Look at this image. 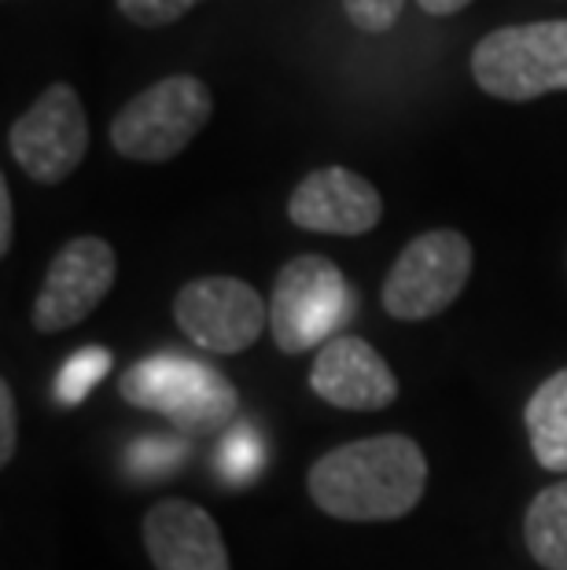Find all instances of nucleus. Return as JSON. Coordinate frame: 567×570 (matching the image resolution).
Instances as JSON below:
<instances>
[{"label": "nucleus", "instance_id": "obj_1", "mask_svg": "<svg viewBox=\"0 0 567 570\" xmlns=\"http://www.w3.org/2000/svg\"><path fill=\"white\" fill-rule=\"evenodd\" d=\"M310 501L340 523H391L405 519L428 490V456L409 434L329 449L306 475Z\"/></svg>", "mask_w": 567, "mask_h": 570}, {"label": "nucleus", "instance_id": "obj_2", "mask_svg": "<svg viewBox=\"0 0 567 570\" xmlns=\"http://www.w3.org/2000/svg\"><path fill=\"white\" fill-rule=\"evenodd\" d=\"M118 394L126 405L155 412L185 434H214L239 416V391L233 380L214 365L180 354L144 357L140 365L123 372Z\"/></svg>", "mask_w": 567, "mask_h": 570}, {"label": "nucleus", "instance_id": "obj_3", "mask_svg": "<svg viewBox=\"0 0 567 570\" xmlns=\"http://www.w3.org/2000/svg\"><path fill=\"white\" fill-rule=\"evenodd\" d=\"M472 78L482 92L505 104H530L549 92H567V19L487 33L472 48Z\"/></svg>", "mask_w": 567, "mask_h": 570}, {"label": "nucleus", "instance_id": "obj_4", "mask_svg": "<svg viewBox=\"0 0 567 570\" xmlns=\"http://www.w3.org/2000/svg\"><path fill=\"white\" fill-rule=\"evenodd\" d=\"M214 115V96L196 75H170L148 85L111 118V148L133 163H170Z\"/></svg>", "mask_w": 567, "mask_h": 570}, {"label": "nucleus", "instance_id": "obj_5", "mask_svg": "<svg viewBox=\"0 0 567 570\" xmlns=\"http://www.w3.org/2000/svg\"><path fill=\"white\" fill-rule=\"evenodd\" d=\"M350 284L324 254H299L276 273L270 295V332L281 354L295 357L329 346L350 317Z\"/></svg>", "mask_w": 567, "mask_h": 570}, {"label": "nucleus", "instance_id": "obj_6", "mask_svg": "<svg viewBox=\"0 0 567 570\" xmlns=\"http://www.w3.org/2000/svg\"><path fill=\"white\" fill-rule=\"evenodd\" d=\"M476 250L468 236L453 228H431L409 239L402 254L383 276L380 302L394 321H428L439 317L461 298L472 276Z\"/></svg>", "mask_w": 567, "mask_h": 570}, {"label": "nucleus", "instance_id": "obj_7", "mask_svg": "<svg viewBox=\"0 0 567 570\" xmlns=\"http://www.w3.org/2000/svg\"><path fill=\"white\" fill-rule=\"evenodd\" d=\"M8 151L30 180L45 188L63 185L89 151V118L81 96L67 81L48 85L11 122Z\"/></svg>", "mask_w": 567, "mask_h": 570}, {"label": "nucleus", "instance_id": "obj_8", "mask_svg": "<svg viewBox=\"0 0 567 570\" xmlns=\"http://www.w3.org/2000/svg\"><path fill=\"white\" fill-rule=\"evenodd\" d=\"M174 321L196 346L233 357L270 327V302L236 276H199L177 291Z\"/></svg>", "mask_w": 567, "mask_h": 570}, {"label": "nucleus", "instance_id": "obj_9", "mask_svg": "<svg viewBox=\"0 0 567 570\" xmlns=\"http://www.w3.org/2000/svg\"><path fill=\"white\" fill-rule=\"evenodd\" d=\"M118 276L115 247L100 236H78L56 250L48 262L38 298H33V327L41 335H59L75 327L111 295Z\"/></svg>", "mask_w": 567, "mask_h": 570}, {"label": "nucleus", "instance_id": "obj_10", "mask_svg": "<svg viewBox=\"0 0 567 570\" xmlns=\"http://www.w3.org/2000/svg\"><path fill=\"white\" fill-rule=\"evenodd\" d=\"M287 217L303 233L321 236H365L380 225L383 199L372 180L346 166H321L295 185Z\"/></svg>", "mask_w": 567, "mask_h": 570}, {"label": "nucleus", "instance_id": "obj_11", "mask_svg": "<svg viewBox=\"0 0 567 570\" xmlns=\"http://www.w3.org/2000/svg\"><path fill=\"white\" fill-rule=\"evenodd\" d=\"M310 391L335 409L380 412L394 405L398 375L365 338L340 335L317 350V361L310 368Z\"/></svg>", "mask_w": 567, "mask_h": 570}, {"label": "nucleus", "instance_id": "obj_12", "mask_svg": "<svg viewBox=\"0 0 567 570\" xmlns=\"http://www.w3.org/2000/svg\"><path fill=\"white\" fill-rule=\"evenodd\" d=\"M144 549L155 570H228V549L207 508L180 501H159L140 523Z\"/></svg>", "mask_w": 567, "mask_h": 570}, {"label": "nucleus", "instance_id": "obj_13", "mask_svg": "<svg viewBox=\"0 0 567 570\" xmlns=\"http://www.w3.org/2000/svg\"><path fill=\"white\" fill-rule=\"evenodd\" d=\"M530 453L546 471L567 475V368L553 372L524 409Z\"/></svg>", "mask_w": 567, "mask_h": 570}, {"label": "nucleus", "instance_id": "obj_14", "mask_svg": "<svg viewBox=\"0 0 567 570\" xmlns=\"http://www.w3.org/2000/svg\"><path fill=\"white\" fill-rule=\"evenodd\" d=\"M527 552L541 570H567V479L553 482L524 515Z\"/></svg>", "mask_w": 567, "mask_h": 570}, {"label": "nucleus", "instance_id": "obj_15", "mask_svg": "<svg viewBox=\"0 0 567 570\" xmlns=\"http://www.w3.org/2000/svg\"><path fill=\"white\" fill-rule=\"evenodd\" d=\"M111 368V354L104 346H86L67 361L63 372L56 380V397L59 405H81L92 394V386L104 380Z\"/></svg>", "mask_w": 567, "mask_h": 570}, {"label": "nucleus", "instance_id": "obj_16", "mask_svg": "<svg viewBox=\"0 0 567 570\" xmlns=\"http://www.w3.org/2000/svg\"><path fill=\"white\" fill-rule=\"evenodd\" d=\"M258 464H262L258 434H255V431H247V428H239V431L228 434L225 445H222V460H218L222 475L239 487V482H251V479H255Z\"/></svg>", "mask_w": 567, "mask_h": 570}, {"label": "nucleus", "instance_id": "obj_17", "mask_svg": "<svg viewBox=\"0 0 567 570\" xmlns=\"http://www.w3.org/2000/svg\"><path fill=\"white\" fill-rule=\"evenodd\" d=\"M196 4H203V0H115V8L123 11L133 27H144V30L170 27V22L185 19Z\"/></svg>", "mask_w": 567, "mask_h": 570}, {"label": "nucleus", "instance_id": "obj_18", "mask_svg": "<svg viewBox=\"0 0 567 570\" xmlns=\"http://www.w3.org/2000/svg\"><path fill=\"white\" fill-rule=\"evenodd\" d=\"M343 11L361 33H388L402 19L405 0H343Z\"/></svg>", "mask_w": 567, "mask_h": 570}, {"label": "nucleus", "instance_id": "obj_19", "mask_svg": "<svg viewBox=\"0 0 567 570\" xmlns=\"http://www.w3.org/2000/svg\"><path fill=\"white\" fill-rule=\"evenodd\" d=\"M177 456H180L177 445L159 442V439H144L129 449V468L137 471V475H159V471L177 464Z\"/></svg>", "mask_w": 567, "mask_h": 570}, {"label": "nucleus", "instance_id": "obj_20", "mask_svg": "<svg viewBox=\"0 0 567 570\" xmlns=\"http://www.w3.org/2000/svg\"><path fill=\"white\" fill-rule=\"evenodd\" d=\"M16 439H19L16 394H11L8 380H0V468H8L11 456H16Z\"/></svg>", "mask_w": 567, "mask_h": 570}, {"label": "nucleus", "instance_id": "obj_21", "mask_svg": "<svg viewBox=\"0 0 567 570\" xmlns=\"http://www.w3.org/2000/svg\"><path fill=\"white\" fill-rule=\"evenodd\" d=\"M11 236H16V206H11V188L0 177V258L11 250Z\"/></svg>", "mask_w": 567, "mask_h": 570}, {"label": "nucleus", "instance_id": "obj_22", "mask_svg": "<svg viewBox=\"0 0 567 570\" xmlns=\"http://www.w3.org/2000/svg\"><path fill=\"white\" fill-rule=\"evenodd\" d=\"M420 8L428 11V16H457L461 8H468L472 0H417Z\"/></svg>", "mask_w": 567, "mask_h": 570}]
</instances>
